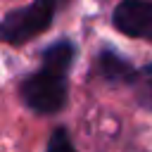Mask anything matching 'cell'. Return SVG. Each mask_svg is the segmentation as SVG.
<instances>
[{
  "mask_svg": "<svg viewBox=\"0 0 152 152\" xmlns=\"http://www.w3.org/2000/svg\"><path fill=\"white\" fill-rule=\"evenodd\" d=\"M138 83H140V95L145 97V102L152 104V66H147V69L138 76Z\"/></svg>",
  "mask_w": 152,
  "mask_h": 152,
  "instance_id": "obj_6",
  "label": "cell"
},
{
  "mask_svg": "<svg viewBox=\"0 0 152 152\" xmlns=\"http://www.w3.org/2000/svg\"><path fill=\"white\" fill-rule=\"evenodd\" d=\"M48 150H71V140L66 138V133L62 128H57L48 142Z\"/></svg>",
  "mask_w": 152,
  "mask_h": 152,
  "instance_id": "obj_7",
  "label": "cell"
},
{
  "mask_svg": "<svg viewBox=\"0 0 152 152\" xmlns=\"http://www.w3.org/2000/svg\"><path fill=\"white\" fill-rule=\"evenodd\" d=\"M102 69H104L107 78H121V76L126 78V76L133 74V69L124 59H119L116 55H102Z\"/></svg>",
  "mask_w": 152,
  "mask_h": 152,
  "instance_id": "obj_5",
  "label": "cell"
},
{
  "mask_svg": "<svg viewBox=\"0 0 152 152\" xmlns=\"http://www.w3.org/2000/svg\"><path fill=\"white\" fill-rule=\"evenodd\" d=\"M114 26L133 38L152 40V2L150 0H124L114 10Z\"/></svg>",
  "mask_w": 152,
  "mask_h": 152,
  "instance_id": "obj_3",
  "label": "cell"
},
{
  "mask_svg": "<svg viewBox=\"0 0 152 152\" xmlns=\"http://www.w3.org/2000/svg\"><path fill=\"white\" fill-rule=\"evenodd\" d=\"M55 7H57V0H36L28 7L10 12L0 21V40L24 43V40L38 36L40 31H45L50 26Z\"/></svg>",
  "mask_w": 152,
  "mask_h": 152,
  "instance_id": "obj_1",
  "label": "cell"
},
{
  "mask_svg": "<svg viewBox=\"0 0 152 152\" xmlns=\"http://www.w3.org/2000/svg\"><path fill=\"white\" fill-rule=\"evenodd\" d=\"M71 57H74V45L66 43V40H59V43H55L52 48L45 50L43 64L52 66V69H59V71H66L69 64H71Z\"/></svg>",
  "mask_w": 152,
  "mask_h": 152,
  "instance_id": "obj_4",
  "label": "cell"
},
{
  "mask_svg": "<svg viewBox=\"0 0 152 152\" xmlns=\"http://www.w3.org/2000/svg\"><path fill=\"white\" fill-rule=\"evenodd\" d=\"M24 100L31 109L43 112V114H52L57 109L64 107L66 100V83H64V71L45 66L40 71H36L31 78L24 81Z\"/></svg>",
  "mask_w": 152,
  "mask_h": 152,
  "instance_id": "obj_2",
  "label": "cell"
}]
</instances>
